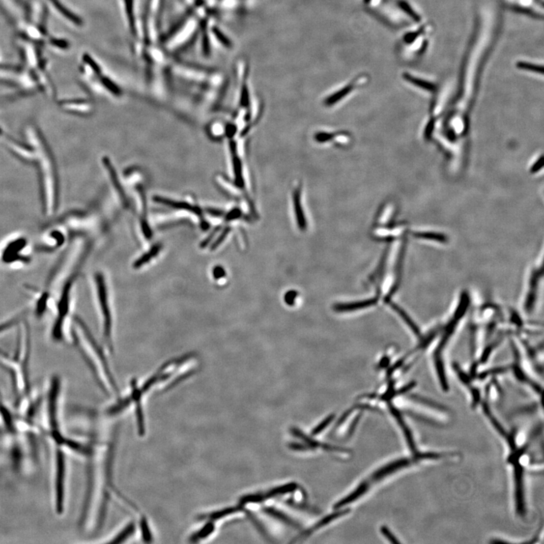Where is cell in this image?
Listing matches in <instances>:
<instances>
[{"instance_id":"cell-1","label":"cell","mask_w":544,"mask_h":544,"mask_svg":"<svg viewBox=\"0 0 544 544\" xmlns=\"http://www.w3.org/2000/svg\"><path fill=\"white\" fill-rule=\"evenodd\" d=\"M36 425L46 451L49 493L56 515L65 513L67 501V465L70 456L86 457L88 447L67 435L64 420V382L52 375L40 396Z\"/></svg>"},{"instance_id":"cell-2","label":"cell","mask_w":544,"mask_h":544,"mask_svg":"<svg viewBox=\"0 0 544 544\" xmlns=\"http://www.w3.org/2000/svg\"><path fill=\"white\" fill-rule=\"evenodd\" d=\"M16 349L10 355L0 349V367L3 368L12 382L15 403L18 415L28 420L36 417L40 396L33 393L30 382L31 334L27 319L18 327Z\"/></svg>"},{"instance_id":"cell-3","label":"cell","mask_w":544,"mask_h":544,"mask_svg":"<svg viewBox=\"0 0 544 544\" xmlns=\"http://www.w3.org/2000/svg\"><path fill=\"white\" fill-rule=\"evenodd\" d=\"M25 134L33 151L32 163L37 167L40 178L45 213L48 216H53L58 203V178L54 157L44 137L36 126H27Z\"/></svg>"},{"instance_id":"cell-4","label":"cell","mask_w":544,"mask_h":544,"mask_svg":"<svg viewBox=\"0 0 544 544\" xmlns=\"http://www.w3.org/2000/svg\"><path fill=\"white\" fill-rule=\"evenodd\" d=\"M69 337L101 388L105 392L115 390L116 384L105 351L102 345L98 344L86 322L79 316H73Z\"/></svg>"},{"instance_id":"cell-5","label":"cell","mask_w":544,"mask_h":544,"mask_svg":"<svg viewBox=\"0 0 544 544\" xmlns=\"http://www.w3.org/2000/svg\"><path fill=\"white\" fill-rule=\"evenodd\" d=\"M94 295L97 312L102 328V338L105 348L112 351L113 349V315L112 306L110 302V293L108 290L106 278L101 271H98L92 278Z\"/></svg>"},{"instance_id":"cell-6","label":"cell","mask_w":544,"mask_h":544,"mask_svg":"<svg viewBox=\"0 0 544 544\" xmlns=\"http://www.w3.org/2000/svg\"><path fill=\"white\" fill-rule=\"evenodd\" d=\"M469 302V295L467 294V293H462L461 295L460 303L458 304L455 315L451 317V320L448 322V324H447V325L443 328L441 338L440 339L438 346L436 347L435 351L433 353V361H434V365H435V369H436L437 376H438L440 385H441V388L444 391H448L449 386H448V380H447L444 361H443V351H444L445 347L446 346L447 343L451 338L452 334H454L455 329L457 328L458 322L460 320L465 312L467 310Z\"/></svg>"},{"instance_id":"cell-7","label":"cell","mask_w":544,"mask_h":544,"mask_svg":"<svg viewBox=\"0 0 544 544\" xmlns=\"http://www.w3.org/2000/svg\"><path fill=\"white\" fill-rule=\"evenodd\" d=\"M31 261L29 242L22 235L6 239L0 245V264L7 267H18Z\"/></svg>"},{"instance_id":"cell-8","label":"cell","mask_w":544,"mask_h":544,"mask_svg":"<svg viewBox=\"0 0 544 544\" xmlns=\"http://www.w3.org/2000/svg\"><path fill=\"white\" fill-rule=\"evenodd\" d=\"M349 512L350 510L347 509V510H340V511H337L336 512V513H332L330 515H327V516H325L324 518H322L320 521L316 523L314 526L309 528L307 531H305L300 536L298 537L297 539L296 538V539L292 541V542H294V541H299V540H302L307 538L308 536L312 535V533H314L315 531H317V530L320 529V528L324 527V525H327V524L331 522L332 521H334L336 518L343 516V515H346Z\"/></svg>"},{"instance_id":"cell-9","label":"cell","mask_w":544,"mask_h":544,"mask_svg":"<svg viewBox=\"0 0 544 544\" xmlns=\"http://www.w3.org/2000/svg\"><path fill=\"white\" fill-rule=\"evenodd\" d=\"M360 79H355L353 81H351L349 84H347L345 86L343 87L338 90V92H334V94L330 95L328 98H326L324 101V103L326 105H334L337 104V102H340L342 99H344L345 98V96L353 92V90L356 88L357 86L359 84Z\"/></svg>"},{"instance_id":"cell-10","label":"cell","mask_w":544,"mask_h":544,"mask_svg":"<svg viewBox=\"0 0 544 544\" xmlns=\"http://www.w3.org/2000/svg\"><path fill=\"white\" fill-rule=\"evenodd\" d=\"M28 313H29L28 309H24L14 315L8 317L5 320L0 322V335L5 334V332L11 330L12 327H18L21 323L26 320Z\"/></svg>"},{"instance_id":"cell-11","label":"cell","mask_w":544,"mask_h":544,"mask_svg":"<svg viewBox=\"0 0 544 544\" xmlns=\"http://www.w3.org/2000/svg\"><path fill=\"white\" fill-rule=\"evenodd\" d=\"M300 191V188L296 187L293 191V207H294L295 214L297 218L298 226L301 229L304 230L306 228V222L303 213V207L302 206Z\"/></svg>"},{"instance_id":"cell-12","label":"cell","mask_w":544,"mask_h":544,"mask_svg":"<svg viewBox=\"0 0 544 544\" xmlns=\"http://www.w3.org/2000/svg\"><path fill=\"white\" fill-rule=\"evenodd\" d=\"M291 431H292V433H293V435H294L295 436L297 437V438H300V439H302V441H304L306 443V444H308V445H309V446L312 449H313V448H323V449L326 450V451H344V450L341 449V448H337V447H333L331 446V445L320 444V443L317 442V441H315V440H313L312 439V438H311L310 437L306 435V434H304V433L302 432V431H300L299 429H292Z\"/></svg>"},{"instance_id":"cell-13","label":"cell","mask_w":544,"mask_h":544,"mask_svg":"<svg viewBox=\"0 0 544 544\" xmlns=\"http://www.w3.org/2000/svg\"><path fill=\"white\" fill-rule=\"evenodd\" d=\"M369 486V482H362V483L357 487V489H355L352 493H350L349 495L347 496L345 498L342 499L340 501L336 503L335 505H334V509H335V510H338V509L345 507V506L348 505L349 503L355 501V500L359 498L361 495L366 493Z\"/></svg>"},{"instance_id":"cell-14","label":"cell","mask_w":544,"mask_h":544,"mask_svg":"<svg viewBox=\"0 0 544 544\" xmlns=\"http://www.w3.org/2000/svg\"><path fill=\"white\" fill-rule=\"evenodd\" d=\"M297 488V485L296 483L286 484L285 486H279L268 490L266 493H261V497L263 500H268L269 498L276 497L278 495H282L285 493H290L294 491Z\"/></svg>"},{"instance_id":"cell-15","label":"cell","mask_w":544,"mask_h":544,"mask_svg":"<svg viewBox=\"0 0 544 544\" xmlns=\"http://www.w3.org/2000/svg\"><path fill=\"white\" fill-rule=\"evenodd\" d=\"M376 302H377V299L373 298V299H367V300L361 301L351 304L337 305L335 309L338 312H350V311L358 310L364 308L370 307L376 304Z\"/></svg>"},{"instance_id":"cell-16","label":"cell","mask_w":544,"mask_h":544,"mask_svg":"<svg viewBox=\"0 0 544 544\" xmlns=\"http://www.w3.org/2000/svg\"><path fill=\"white\" fill-rule=\"evenodd\" d=\"M49 1L63 16L65 17L70 22H73L78 26L82 25L83 21L81 18L76 15L75 14L73 13L72 12H70V10L64 7V5L59 0H49Z\"/></svg>"},{"instance_id":"cell-17","label":"cell","mask_w":544,"mask_h":544,"mask_svg":"<svg viewBox=\"0 0 544 544\" xmlns=\"http://www.w3.org/2000/svg\"><path fill=\"white\" fill-rule=\"evenodd\" d=\"M391 307L392 308V309H394L396 313L399 314V315L401 317L402 320L405 322L407 327L412 330L414 335L417 336V337H420V336H421L420 330H419L417 326L416 325L415 323L413 321V320L409 317L408 315H407L401 308L399 307V306L394 304V303H391Z\"/></svg>"},{"instance_id":"cell-18","label":"cell","mask_w":544,"mask_h":544,"mask_svg":"<svg viewBox=\"0 0 544 544\" xmlns=\"http://www.w3.org/2000/svg\"><path fill=\"white\" fill-rule=\"evenodd\" d=\"M160 250V247H159V246H157V247H154L152 250H150L147 254L142 256L140 258H138V259L135 261L134 265H133L134 268L139 269V268H143V267H144V265L150 263V261H152L153 258L159 254Z\"/></svg>"},{"instance_id":"cell-19","label":"cell","mask_w":544,"mask_h":544,"mask_svg":"<svg viewBox=\"0 0 544 544\" xmlns=\"http://www.w3.org/2000/svg\"><path fill=\"white\" fill-rule=\"evenodd\" d=\"M191 12H188L187 15H185L183 18L179 20L174 26L171 28V29H169V31L163 36L162 41H167L169 39H171L174 35L176 34L181 28L185 26V23L189 19L190 15H191Z\"/></svg>"},{"instance_id":"cell-20","label":"cell","mask_w":544,"mask_h":544,"mask_svg":"<svg viewBox=\"0 0 544 544\" xmlns=\"http://www.w3.org/2000/svg\"><path fill=\"white\" fill-rule=\"evenodd\" d=\"M125 8H126V15L129 21V28L133 34L136 35V20L134 16V6H133V0H124Z\"/></svg>"},{"instance_id":"cell-21","label":"cell","mask_w":544,"mask_h":544,"mask_svg":"<svg viewBox=\"0 0 544 544\" xmlns=\"http://www.w3.org/2000/svg\"><path fill=\"white\" fill-rule=\"evenodd\" d=\"M263 510L265 513H268V515L275 517V518L284 521V522L288 524V525L297 527V525H296V523H295L293 520H291L287 515H285L283 513H281V512L278 511V510H275V509L271 508V507H267V508L264 509Z\"/></svg>"},{"instance_id":"cell-22","label":"cell","mask_w":544,"mask_h":544,"mask_svg":"<svg viewBox=\"0 0 544 544\" xmlns=\"http://www.w3.org/2000/svg\"><path fill=\"white\" fill-rule=\"evenodd\" d=\"M213 34L216 36V39L219 40V43L221 44L224 46L225 47L228 48V49H230L232 48L233 43L229 38L227 37L226 34L221 31V29L219 28H216V27H213Z\"/></svg>"},{"instance_id":"cell-23","label":"cell","mask_w":544,"mask_h":544,"mask_svg":"<svg viewBox=\"0 0 544 544\" xmlns=\"http://www.w3.org/2000/svg\"><path fill=\"white\" fill-rule=\"evenodd\" d=\"M404 78H405L407 81H409V82L414 84V85L420 87V88H424V89L429 90V91H432V90L435 89V86L433 85V84L427 82V81H424V80L413 77L412 76L409 75V74H405V75H404Z\"/></svg>"},{"instance_id":"cell-24","label":"cell","mask_w":544,"mask_h":544,"mask_svg":"<svg viewBox=\"0 0 544 544\" xmlns=\"http://www.w3.org/2000/svg\"><path fill=\"white\" fill-rule=\"evenodd\" d=\"M202 26V32H203V36H202V48H203V53L204 56L206 57H209L210 55V43H209V36H208L207 29H206V24L203 23L201 25Z\"/></svg>"},{"instance_id":"cell-25","label":"cell","mask_w":544,"mask_h":544,"mask_svg":"<svg viewBox=\"0 0 544 544\" xmlns=\"http://www.w3.org/2000/svg\"><path fill=\"white\" fill-rule=\"evenodd\" d=\"M334 417H335V415H334V414H331V415L328 416V417H326V418L324 419V420H323V421H322L321 423L319 424V425H317V427H316L314 429L312 430V435H317V434H319V433L321 432V431H323V430H324V429L326 428V427H328V426L330 425V423H331L333 420H334Z\"/></svg>"},{"instance_id":"cell-26","label":"cell","mask_w":544,"mask_h":544,"mask_svg":"<svg viewBox=\"0 0 544 544\" xmlns=\"http://www.w3.org/2000/svg\"><path fill=\"white\" fill-rule=\"evenodd\" d=\"M83 60L87 65L89 66L90 68H92L95 74H98V75L101 74L102 70L100 68V66L98 65V63L95 62V60L92 57H90L88 54H84L83 56Z\"/></svg>"},{"instance_id":"cell-27","label":"cell","mask_w":544,"mask_h":544,"mask_svg":"<svg viewBox=\"0 0 544 544\" xmlns=\"http://www.w3.org/2000/svg\"><path fill=\"white\" fill-rule=\"evenodd\" d=\"M517 67L518 68L523 69V70H531V71H535V72L539 73V74H543V72H544L542 66L530 64V63L518 62L517 64Z\"/></svg>"},{"instance_id":"cell-28","label":"cell","mask_w":544,"mask_h":544,"mask_svg":"<svg viewBox=\"0 0 544 544\" xmlns=\"http://www.w3.org/2000/svg\"><path fill=\"white\" fill-rule=\"evenodd\" d=\"M102 84H104V86L109 90L110 92H112V93L117 95V94L120 92L117 86H116V84L112 82V80H110V79L107 78V77H103V78L102 79Z\"/></svg>"},{"instance_id":"cell-29","label":"cell","mask_w":544,"mask_h":544,"mask_svg":"<svg viewBox=\"0 0 544 544\" xmlns=\"http://www.w3.org/2000/svg\"><path fill=\"white\" fill-rule=\"evenodd\" d=\"M400 6L402 9L404 10V12H407V13L410 16H411L412 18H414L415 21H417V22L420 21V17L413 11V9H412L406 2H400Z\"/></svg>"},{"instance_id":"cell-30","label":"cell","mask_w":544,"mask_h":544,"mask_svg":"<svg viewBox=\"0 0 544 544\" xmlns=\"http://www.w3.org/2000/svg\"><path fill=\"white\" fill-rule=\"evenodd\" d=\"M417 236L420 238L427 239V240H435L438 241H443L445 240L444 237L436 234H431V233H421V234H417Z\"/></svg>"},{"instance_id":"cell-31","label":"cell","mask_w":544,"mask_h":544,"mask_svg":"<svg viewBox=\"0 0 544 544\" xmlns=\"http://www.w3.org/2000/svg\"><path fill=\"white\" fill-rule=\"evenodd\" d=\"M381 532H382V535L386 537V539L389 540L391 543H396V544L399 543V541L396 539L394 535H392V532L389 531L387 527L382 526V528H381Z\"/></svg>"},{"instance_id":"cell-32","label":"cell","mask_w":544,"mask_h":544,"mask_svg":"<svg viewBox=\"0 0 544 544\" xmlns=\"http://www.w3.org/2000/svg\"><path fill=\"white\" fill-rule=\"evenodd\" d=\"M51 43L53 46H56V47L60 48V49H67L68 47L67 42L64 41L62 39H51Z\"/></svg>"},{"instance_id":"cell-33","label":"cell","mask_w":544,"mask_h":544,"mask_svg":"<svg viewBox=\"0 0 544 544\" xmlns=\"http://www.w3.org/2000/svg\"><path fill=\"white\" fill-rule=\"evenodd\" d=\"M197 37H198V34H197V33H195V34L192 36V37H191V39H189V41H188V42H187V43H185V44H184L183 46H181V48H180L179 49V51L183 52L185 51V50H187V49H188V48L190 47V46H192V45L195 43V42L196 41Z\"/></svg>"},{"instance_id":"cell-34","label":"cell","mask_w":544,"mask_h":544,"mask_svg":"<svg viewBox=\"0 0 544 544\" xmlns=\"http://www.w3.org/2000/svg\"><path fill=\"white\" fill-rule=\"evenodd\" d=\"M291 449L294 450V451H308V450L312 449L310 447L306 446V445H301V444H298V443H292L289 445Z\"/></svg>"},{"instance_id":"cell-35","label":"cell","mask_w":544,"mask_h":544,"mask_svg":"<svg viewBox=\"0 0 544 544\" xmlns=\"http://www.w3.org/2000/svg\"><path fill=\"white\" fill-rule=\"evenodd\" d=\"M295 296H296V293L294 292H289L286 296V302L290 304L293 302V299H294Z\"/></svg>"}]
</instances>
